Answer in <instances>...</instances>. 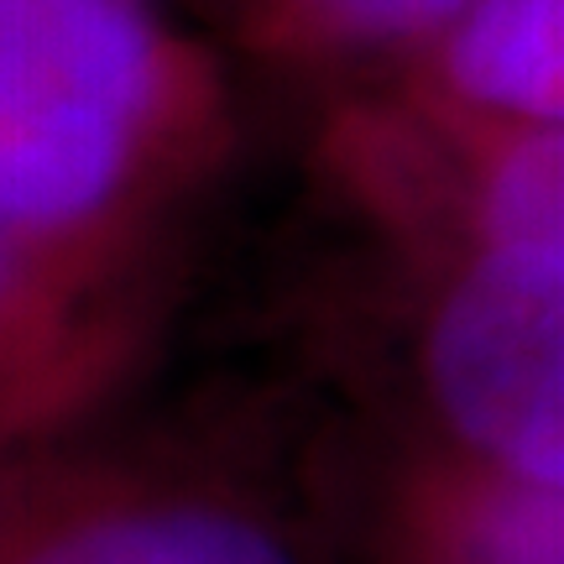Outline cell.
<instances>
[{
  "mask_svg": "<svg viewBox=\"0 0 564 564\" xmlns=\"http://www.w3.org/2000/svg\"><path fill=\"white\" fill-rule=\"evenodd\" d=\"M486 225L497 246L564 251V126L518 141L486 183Z\"/></svg>",
  "mask_w": 564,
  "mask_h": 564,
  "instance_id": "5b68a950",
  "label": "cell"
},
{
  "mask_svg": "<svg viewBox=\"0 0 564 564\" xmlns=\"http://www.w3.org/2000/svg\"><path fill=\"white\" fill-rule=\"evenodd\" d=\"M444 79L481 110L564 126V0H476L444 42Z\"/></svg>",
  "mask_w": 564,
  "mask_h": 564,
  "instance_id": "3957f363",
  "label": "cell"
},
{
  "mask_svg": "<svg viewBox=\"0 0 564 564\" xmlns=\"http://www.w3.org/2000/svg\"><path fill=\"white\" fill-rule=\"evenodd\" d=\"M162 100L147 0H0V225L63 230L105 209Z\"/></svg>",
  "mask_w": 564,
  "mask_h": 564,
  "instance_id": "6da1fadb",
  "label": "cell"
},
{
  "mask_svg": "<svg viewBox=\"0 0 564 564\" xmlns=\"http://www.w3.org/2000/svg\"><path fill=\"white\" fill-rule=\"evenodd\" d=\"M465 564H564V491L502 486L470 507L460 528Z\"/></svg>",
  "mask_w": 564,
  "mask_h": 564,
  "instance_id": "8992f818",
  "label": "cell"
},
{
  "mask_svg": "<svg viewBox=\"0 0 564 564\" xmlns=\"http://www.w3.org/2000/svg\"><path fill=\"white\" fill-rule=\"evenodd\" d=\"M21 564H288V554L241 518L204 507H152L68 528Z\"/></svg>",
  "mask_w": 564,
  "mask_h": 564,
  "instance_id": "277c9868",
  "label": "cell"
},
{
  "mask_svg": "<svg viewBox=\"0 0 564 564\" xmlns=\"http://www.w3.org/2000/svg\"><path fill=\"white\" fill-rule=\"evenodd\" d=\"M0 288H6V246H0Z\"/></svg>",
  "mask_w": 564,
  "mask_h": 564,
  "instance_id": "ba28073f",
  "label": "cell"
},
{
  "mask_svg": "<svg viewBox=\"0 0 564 564\" xmlns=\"http://www.w3.org/2000/svg\"><path fill=\"white\" fill-rule=\"evenodd\" d=\"M429 371L444 413L481 449L564 491V251L481 257L444 299Z\"/></svg>",
  "mask_w": 564,
  "mask_h": 564,
  "instance_id": "7a4b0ae2",
  "label": "cell"
},
{
  "mask_svg": "<svg viewBox=\"0 0 564 564\" xmlns=\"http://www.w3.org/2000/svg\"><path fill=\"white\" fill-rule=\"evenodd\" d=\"M476 0H299V11L319 32L356 42H382V37H413L429 26L465 17Z\"/></svg>",
  "mask_w": 564,
  "mask_h": 564,
  "instance_id": "52a82bcc",
  "label": "cell"
}]
</instances>
